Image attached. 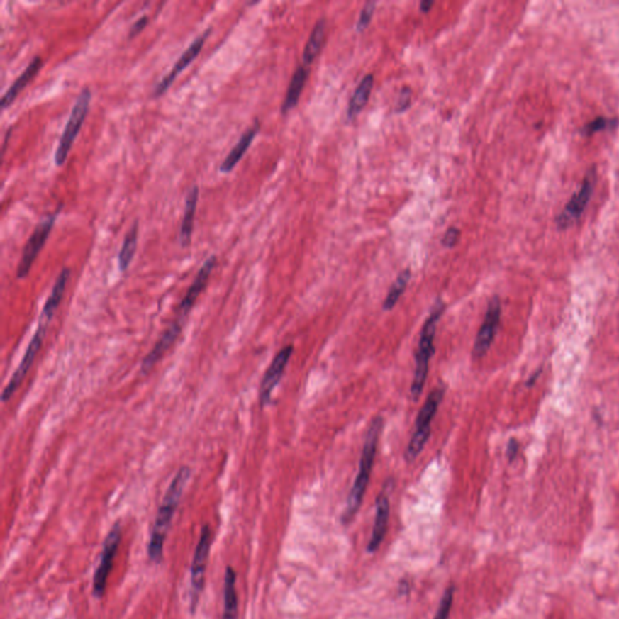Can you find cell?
I'll return each mask as SVG.
<instances>
[{
	"instance_id": "cell-1",
	"label": "cell",
	"mask_w": 619,
	"mask_h": 619,
	"mask_svg": "<svg viewBox=\"0 0 619 619\" xmlns=\"http://www.w3.org/2000/svg\"><path fill=\"white\" fill-rule=\"evenodd\" d=\"M190 476H191V469L189 467H182L177 472L172 483L169 484L167 491L164 493L162 505L160 506L156 515L155 524L149 540L148 558L154 564H161L164 559V541L167 537L169 528L172 525L173 517L176 514Z\"/></svg>"
},
{
	"instance_id": "cell-2",
	"label": "cell",
	"mask_w": 619,
	"mask_h": 619,
	"mask_svg": "<svg viewBox=\"0 0 619 619\" xmlns=\"http://www.w3.org/2000/svg\"><path fill=\"white\" fill-rule=\"evenodd\" d=\"M382 426H384V418L381 416H377L372 420V423H370L367 435H365L364 447L362 450L361 461H359V468H358L356 480H355L352 489H351L349 497H347L346 508L342 513V519H341L342 524H350L358 512V509L361 508L365 491H367V488L369 484Z\"/></svg>"
},
{
	"instance_id": "cell-3",
	"label": "cell",
	"mask_w": 619,
	"mask_h": 619,
	"mask_svg": "<svg viewBox=\"0 0 619 619\" xmlns=\"http://www.w3.org/2000/svg\"><path fill=\"white\" fill-rule=\"evenodd\" d=\"M445 310V303L443 300L438 299L433 305L430 316L423 324V330L420 334L418 350L415 352V373L413 384L411 387V397L414 401H418V397L423 394L426 384L428 368H430V359L435 353V338L437 330V323L440 320Z\"/></svg>"
},
{
	"instance_id": "cell-4",
	"label": "cell",
	"mask_w": 619,
	"mask_h": 619,
	"mask_svg": "<svg viewBox=\"0 0 619 619\" xmlns=\"http://www.w3.org/2000/svg\"><path fill=\"white\" fill-rule=\"evenodd\" d=\"M444 394H445L444 387H437L427 397L423 408L418 411L416 423H415L414 435L411 437V442L406 447V459L408 462L414 461L428 442L430 435H431V423L437 411H438L440 403L443 401Z\"/></svg>"
},
{
	"instance_id": "cell-5",
	"label": "cell",
	"mask_w": 619,
	"mask_h": 619,
	"mask_svg": "<svg viewBox=\"0 0 619 619\" xmlns=\"http://www.w3.org/2000/svg\"><path fill=\"white\" fill-rule=\"evenodd\" d=\"M90 89H82V92L77 99L74 107L72 109L69 119L67 121L65 131L62 133L61 140L58 142V147L55 152V164L56 166H63L66 162L70 149L73 147L75 138L82 130V123L87 119V113L90 109L91 102Z\"/></svg>"
},
{
	"instance_id": "cell-6",
	"label": "cell",
	"mask_w": 619,
	"mask_h": 619,
	"mask_svg": "<svg viewBox=\"0 0 619 619\" xmlns=\"http://www.w3.org/2000/svg\"><path fill=\"white\" fill-rule=\"evenodd\" d=\"M212 547V531L208 525H203L201 535L197 542L191 562V577H190V610L191 613L196 611L197 603L200 601L202 591L205 588L206 569L208 564L209 550Z\"/></svg>"
},
{
	"instance_id": "cell-7",
	"label": "cell",
	"mask_w": 619,
	"mask_h": 619,
	"mask_svg": "<svg viewBox=\"0 0 619 619\" xmlns=\"http://www.w3.org/2000/svg\"><path fill=\"white\" fill-rule=\"evenodd\" d=\"M52 320V317L46 315L44 312H41L40 318H39V324H38L37 330L34 333L32 340L29 342L28 347L26 350L23 358L21 361L20 365L17 367L15 373L8 382V385L5 387L3 394H1V401L8 402L10 398L13 397V394L16 392L17 389L20 387L21 384L23 381L26 375L28 373L30 367L33 364L34 359L37 357L39 350L41 349V345L45 338L46 330L49 327L50 322Z\"/></svg>"
},
{
	"instance_id": "cell-8",
	"label": "cell",
	"mask_w": 619,
	"mask_h": 619,
	"mask_svg": "<svg viewBox=\"0 0 619 619\" xmlns=\"http://www.w3.org/2000/svg\"><path fill=\"white\" fill-rule=\"evenodd\" d=\"M62 206H60L54 213L49 214L45 219H43L37 228L33 231V234L30 235L28 241L26 243L23 248V253L20 259V263L17 267L16 276L18 279H23L28 276L29 271L33 267L34 262L37 259L38 255L40 253L43 247L45 246L46 240L49 238L50 233L54 228L56 219L60 216Z\"/></svg>"
},
{
	"instance_id": "cell-9",
	"label": "cell",
	"mask_w": 619,
	"mask_h": 619,
	"mask_svg": "<svg viewBox=\"0 0 619 619\" xmlns=\"http://www.w3.org/2000/svg\"><path fill=\"white\" fill-rule=\"evenodd\" d=\"M121 536H123L121 525L120 523H116L104 540L99 565L94 574V595L97 599H101L103 595L106 594L108 579L114 565L115 555L119 550Z\"/></svg>"
},
{
	"instance_id": "cell-10",
	"label": "cell",
	"mask_w": 619,
	"mask_h": 619,
	"mask_svg": "<svg viewBox=\"0 0 619 619\" xmlns=\"http://www.w3.org/2000/svg\"><path fill=\"white\" fill-rule=\"evenodd\" d=\"M501 300L498 296H493L488 303L485 318L480 327L479 332L476 334V341L473 345L472 355L479 359L488 352L492 341L496 337L497 328L501 320Z\"/></svg>"
},
{
	"instance_id": "cell-11",
	"label": "cell",
	"mask_w": 619,
	"mask_h": 619,
	"mask_svg": "<svg viewBox=\"0 0 619 619\" xmlns=\"http://www.w3.org/2000/svg\"><path fill=\"white\" fill-rule=\"evenodd\" d=\"M293 345L284 346L275 358L271 362L270 367L267 368L264 375L260 389H259V401L260 406H265L270 403L271 394L275 390L276 386L279 385V380L282 379L284 370L287 368L288 362L293 355Z\"/></svg>"
},
{
	"instance_id": "cell-12",
	"label": "cell",
	"mask_w": 619,
	"mask_h": 619,
	"mask_svg": "<svg viewBox=\"0 0 619 619\" xmlns=\"http://www.w3.org/2000/svg\"><path fill=\"white\" fill-rule=\"evenodd\" d=\"M594 185L595 176L594 173L591 172L586 177L581 189L574 194L569 203L565 206V208L562 209V213L559 214L557 223H558L560 229H566V228L572 225L582 216L584 209L588 206V202L591 200Z\"/></svg>"
},
{
	"instance_id": "cell-13",
	"label": "cell",
	"mask_w": 619,
	"mask_h": 619,
	"mask_svg": "<svg viewBox=\"0 0 619 619\" xmlns=\"http://www.w3.org/2000/svg\"><path fill=\"white\" fill-rule=\"evenodd\" d=\"M212 33V28H208L206 30L205 33L201 34L200 37L196 38V40L193 41L190 46H189L188 49L185 50L184 54L182 55L179 60L177 61L176 65L173 66L172 70L169 72V74L166 75L162 80H161L157 85H156L155 89H154V92H152V97L154 99H159L161 97L162 94H166L167 90H169L171 85H172L173 82L176 80L177 77L181 74L182 72L186 68V67L191 63V62L195 61V58L200 55L201 52L202 48L205 45L206 40H207V38L211 35Z\"/></svg>"
},
{
	"instance_id": "cell-14",
	"label": "cell",
	"mask_w": 619,
	"mask_h": 619,
	"mask_svg": "<svg viewBox=\"0 0 619 619\" xmlns=\"http://www.w3.org/2000/svg\"><path fill=\"white\" fill-rule=\"evenodd\" d=\"M217 264V257L212 255L206 260L205 264L202 265L201 269L197 272L196 277L194 279L193 284L190 286L184 298L182 300L179 306L177 308V316L184 317L188 318L189 312L191 311L194 305L196 303L199 296L205 289L207 283H208L209 276L212 274L214 267Z\"/></svg>"
},
{
	"instance_id": "cell-15",
	"label": "cell",
	"mask_w": 619,
	"mask_h": 619,
	"mask_svg": "<svg viewBox=\"0 0 619 619\" xmlns=\"http://www.w3.org/2000/svg\"><path fill=\"white\" fill-rule=\"evenodd\" d=\"M390 500L382 492L377 498V513L374 519L373 532L368 543V552L375 553L385 538L390 519Z\"/></svg>"
},
{
	"instance_id": "cell-16",
	"label": "cell",
	"mask_w": 619,
	"mask_h": 619,
	"mask_svg": "<svg viewBox=\"0 0 619 619\" xmlns=\"http://www.w3.org/2000/svg\"><path fill=\"white\" fill-rule=\"evenodd\" d=\"M259 130H260V125H259L258 121H255V125L250 126L241 135V138L238 140L234 148L230 150L229 154L225 157V160L223 161L222 164H221V167H219L221 172L228 174V173L231 172L236 167V164L240 162L243 155L246 154L247 150L250 149V144L253 143L255 135H258Z\"/></svg>"
},
{
	"instance_id": "cell-17",
	"label": "cell",
	"mask_w": 619,
	"mask_h": 619,
	"mask_svg": "<svg viewBox=\"0 0 619 619\" xmlns=\"http://www.w3.org/2000/svg\"><path fill=\"white\" fill-rule=\"evenodd\" d=\"M41 67H43V60H41V57H39V56L34 57L33 61L29 63L27 68L23 70V73L13 82V85L9 87V90L1 97L0 107H1L3 111L13 104V101L17 99V96L27 87V84L37 75Z\"/></svg>"
},
{
	"instance_id": "cell-18",
	"label": "cell",
	"mask_w": 619,
	"mask_h": 619,
	"mask_svg": "<svg viewBox=\"0 0 619 619\" xmlns=\"http://www.w3.org/2000/svg\"><path fill=\"white\" fill-rule=\"evenodd\" d=\"M197 202H199V186L194 185L185 199L184 217L182 221L181 231H179V241H181L182 247H188L191 242Z\"/></svg>"
},
{
	"instance_id": "cell-19",
	"label": "cell",
	"mask_w": 619,
	"mask_h": 619,
	"mask_svg": "<svg viewBox=\"0 0 619 619\" xmlns=\"http://www.w3.org/2000/svg\"><path fill=\"white\" fill-rule=\"evenodd\" d=\"M224 610L222 619H238V598L236 591V572L231 566L226 567L224 576Z\"/></svg>"
},
{
	"instance_id": "cell-20",
	"label": "cell",
	"mask_w": 619,
	"mask_h": 619,
	"mask_svg": "<svg viewBox=\"0 0 619 619\" xmlns=\"http://www.w3.org/2000/svg\"><path fill=\"white\" fill-rule=\"evenodd\" d=\"M308 68L303 66L299 67L296 70V73L293 74L291 84H289V87H288L287 94H286V99H284V102H283V114H286L288 111H291L299 102L300 94L303 92L305 82H306V79H308Z\"/></svg>"
},
{
	"instance_id": "cell-21",
	"label": "cell",
	"mask_w": 619,
	"mask_h": 619,
	"mask_svg": "<svg viewBox=\"0 0 619 619\" xmlns=\"http://www.w3.org/2000/svg\"><path fill=\"white\" fill-rule=\"evenodd\" d=\"M138 234H140V224L138 222H135L123 238V247H121L119 257H118L119 270L121 272L128 271V267L131 265L135 250H137V245H138Z\"/></svg>"
},
{
	"instance_id": "cell-22",
	"label": "cell",
	"mask_w": 619,
	"mask_h": 619,
	"mask_svg": "<svg viewBox=\"0 0 619 619\" xmlns=\"http://www.w3.org/2000/svg\"><path fill=\"white\" fill-rule=\"evenodd\" d=\"M324 38H325V21L322 18L312 29L311 35L305 45L303 55L305 66L311 65L312 62L315 61V58L318 56L323 46Z\"/></svg>"
},
{
	"instance_id": "cell-23",
	"label": "cell",
	"mask_w": 619,
	"mask_h": 619,
	"mask_svg": "<svg viewBox=\"0 0 619 619\" xmlns=\"http://www.w3.org/2000/svg\"><path fill=\"white\" fill-rule=\"evenodd\" d=\"M374 77L372 74L367 75L363 78L359 85L357 87L356 91L353 92L352 99L349 103V115L350 119L355 118L359 111L365 107V104L369 101L370 94L373 90Z\"/></svg>"
},
{
	"instance_id": "cell-24",
	"label": "cell",
	"mask_w": 619,
	"mask_h": 619,
	"mask_svg": "<svg viewBox=\"0 0 619 619\" xmlns=\"http://www.w3.org/2000/svg\"><path fill=\"white\" fill-rule=\"evenodd\" d=\"M411 279V272L409 269H406V270L402 271V272L399 274L397 279H396L394 284H392V287L390 288V291L387 293L386 299L384 300V303H382V308H384L385 311H390V310H392V308L396 306L398 300L401 299L403 293L406 291V286H408V283H409Z\"/></svg>"
},
{
	"instance_id": "cell-25",
	"label": "cell",
	"mask_w": 619,
	"mask_h": 619,
	"mask_svg": "<svg viewBox=\"0 0 619 619\" xmlns=\"http://www.w3.org/2000/svg\"><path fill=\"white\" fill-rule=\"evenodd\" d=\"M454 586H447V591H444L440 603H439L438 611L435 613L433 619H447L450 615L451 607L454 603Z\"/></svg>"
},
{
	"instance_id": "cell-26",
	"label": "cell",
	"mask_w": 619,
	"mask_h": 619,
	"mask_svg": "<svg viewBox=\"0 0 619 619\" xmlns=\"http://www.w3.org/2000/svg\"><path fill=\"white\" fill-rule=\"evenodd\" d=\"M617 123H618V121L615 119H610V118L600 116V118H596L594 121L586 123V128H583V132L588 135H593L595 132L603 131V130L615 128Z\"/></svg>"
},
{
	"instance_id": "cell-27",
	"label": "cell",
	"mask_w": 619,
	"mask_h": 619,
	"mask_svg": "<svg viewBox=\"0 0 619 619\" xmlns=\"http://www.w3.org/2000/svg\"><path fill=\"white\" fill-rule=\"evenodd\" d=\"M375 6H377L375 3H367V4L364 5V8L362 9L359 18L357 21V29H358L359 32L364 30V29L369 26L370 21H372V17H373L374 15V11H375Z\"/></svg>"
},
{
	"instance_id": "cell-28",
	"label": "cell",
	"mask_w": 619,
	"mask_h": 619,
	"mask_svg": "<svg viewBox=\"0 0 619 619\" xmlns=\"http://www.w3.org/2000/svg\"><path fill=\"white\" fill-rule=\"evenodd\" d=\"M411 103V91L409 87H406V89H403L402 92L399 94V99H398L397 104H396V108H397L398 113H401V111H404L409 108Z\"/></svg>"
},
{
	"instance_id": "cell-29",
	"label": "cell",
	"mask_w": 619,
	"mask_h": 619,
	"mask_svg": "<svg viewBox=\"0 0 619 619\" xmlns=\"http://www.w3.org/2000/svg\"><path fill=\"white\" fill-rule=\"evenodd\" d=\"M459 230L456 229V228H450V229H447V233L444 235L442 243H443V246L447 247V248H452V247H455L457 242H459Z\"/></svg>"
},
{
	"instance_id": "cell-30",
	"label": "cell",
	"mask_w": 619,
	"mask_h": 619,
	"mask_svg": "<svg viewBox=\"0 0 619 619\" xmlns=\"http://www.w3.org/2000/svg\"><path fill=\"white\" fill-rule=\"evenodd\" d=\"M149 17L145 15V16H142L138 20L135 21V23L132 25L131 29H130V33H128V39H132V38L137 37L138 34L145 28V26L148 25Z\"/></svg>"
},
{
	"instance_id": "cell-31",
	"label": "cell",
	"mask_w": 619,
	"mask_h": 619,
	"mask_svg": "<svg viewBox=\"0 0 619 619\" xmlns=\"http://www.w3.org/2000/svg\"><path fill=\"white\" fill-rule=\"evenodd\" d=\"M518 450H519V444H518L517 440L515 439H511L508 447H507V456H508V459L511 462L517 457Z\"/></svg>"
},
{
	"instance_id": "cell-32",
	"label": "cell",
	"mask_w": 619,
	"mask_h": 619,
	"mask_svg": "<svg viewBox=\"0 0 619 619\" xmlns=\"http://www.w3.org/2000/svg\"><path fill=\"white\" fill-rule=\"evenodd\" d=\"M433 5H435V3L431 1V0H425V1L420 4V11L425 13H428L433 8Z\"/></svg>"
},
{
	"instance_id": "cell-33",
	"label": "cell",
	"mask_w": 619,
	"mask_h": 619,
	"mask_svg": "<svg viewBox=\"0 0 619 619\" xmlns=\"http://www.w3.org/2000/svg\"><path fill=\"white\" fill-rule=\"evenodd\" d=\"M11 132H13V128H9L6 135H5L4 144H3V154H5V149L8 147V140L11 137Z\"/></svg>"
},
{
	"instance_id": "cell-34",
	"label": "cell",
	"mask_w": 619,
	"mask_h": 619,
	"mask_svg": "<svg viewBox=\"0 0 619 619\" xmlns=\"http://www.w3.org/2000/svg\"><path fill=\"white\" fill-rule=\"evenodd\" d=\"M540 372H541V370H538V372H536V373H535V375H533V377H530L529 381H528V384H526V385H532L533 382L536 381V379L540 377V374H541L540 373Z\"/></svg>"
}]
</instances>
